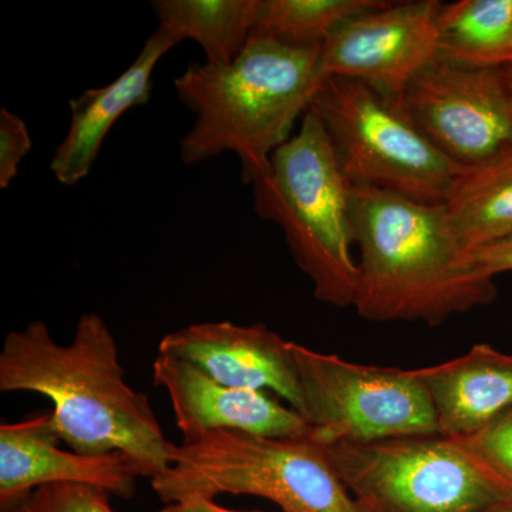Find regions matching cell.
<instances>
[{
    "label": "cell",
    "mask_w": 512,
    "mask_h": 512,
    "mask_svg": "<svg viewBox=\"0 0 512 512\" xmlns=\"http://www.w3.org/2000/svg\"><path fill=\"white\" fill-rule=\"evenodd\" d=\"M0 392L47 397L56 433L76 453L123 451L148 478L170 467L174 444L146 394L127 383L119 346L99 313L80 316L67 345L42 320L10 330L0 350Z\"/></svg>",
    "instance_id": "1"
},
{
    "label": "cell",
    "mask_w": 512,
    "mask_h": 512,
    "mask_svg": "<svg viewBox=\"0 0 512 512\" xmlns=\"http://www.w3.org/2000/svg\"><path fill=\"white\" fill-rule=\"evenodd\" d=\"M350 201L360 252L357 315L436 326L497 298L494 279L468 264L443 205L352 185Z\"/></svg>",
    "instance_id": "2"
},
{
    "label": "cell",
    "mask_w": 512,
    "mask_h": 512,
    "mask_svg": "<svg viewBox=\"0 0 512 512\" xmlns=\"http://www.w3.org/2000/svg\"><path fill=\"white\" fill-rule=\"evenodd\" d=\"M320 49L249 39L234 62L190 64L174 80L178 100L195 114L180 140L183 163L234 153L242 181L254 184L325 83Z\"/></svg>",
    "instance_id": "3"
},
{
    "label": "cell",
    "mask_w": 512,
    "mask_h": 512,
    "mask_svg": "<svg viewBox=\"0 0 512 512\" xmlns=\"http://www.w3.org/2000/svg\"><path fill=\"white\" fill-rule=\"evenodd\" d=\"M252 192L256 215L284 231L315 298L336 308L353 306L359 268L353 258L350 184L312 107L298 133L272 154Z\"/></svg>",
    "instance_id": "4"
},
{
    "label": "cell",
    "mask_w": 512,
    "mask_h": 512,
    "mask_svg": "<svg viewBox=\"0 0 512 512\" xmlns=\"http://www.w3.org/2000/svg\"><path fill=\"white\" fill-rule=\"evenodd\" d=\"M165 504L220 494L265 498L284 512H360L326 448L309 436L212 431L173 448L170 467L151 478Z\"/></svg>",
    "instance_id": "5"
},
{
    "label": "cell",
    "mask_w": 512,
    "mask_h": 512,
    "mask_svg": "<svg viewBox=\"0 0 512 512\" xmlns=\"http://www.w3.org/2000/svg\"><path fill=\"white\" fill-rule=\"evenodd\" d=\"M325 448L360 512H491L512 504L460 440L441 434Z\"/></svg>",
    "instance_id": "6"
},
{
    "label": "cell",
    "mask_w": 512,
    "mask_h": 512,
    "mask_svg": "<svg viewBox=\"0 0 512 512\" xmlns=\"http://www.w3.org/2000/svg\"><path fill=\"white\" fill-rule=\"evenodd\" d=\"M311 107L352 187L443 205L463 167L437 150L400 104L356 80L328 77Z\"/></svg>",
    "instance_id": "7"
},
{
    "label": "cell",
    "mask_w": 512,
    "mask_h": 512,
    "mask_svg": "<svg viewBox=\"0 0 512 512\" xmlns=\"http://www.w3.org/2000/svg\"><path fill=\"white\" fill-rule=\"evenodd\" d=\"M301 416L320 446L439 434L416 370L357 365L291 342Z\"/></svg>",
    "instance_id": "8"
},
{
    "label": "cell",
    "mask_w": 512,
    "mask_h": 512,
    "mask_svg": "<svg viewBox=\"0 0 512 512\" xmlns=\"http://www.w3.org/2000/svg\"><path fill=\"white\" fill-rule=\"evenodd\" d=\"M427 140L467 167L512 146V93L503 69H471L434 60L400 103Z\"/></svg>",
    "instance_id": "9"
},
{
    "label": "cell",
    "mask_w": 512,
    "mask_h": 512,
    "mask_svg": "<svg viewBox=\"0 0 512 512\" xmlns=\"http://www.w3.org/2000/svg\"><path fill=\"white\" fill-rule=\"evenodd\" d=\"M441 2H387L346 20L320 49V73L372 87L402 103L414 77L437 60V13Z\"/></svg>",
    "instance_id": "10"
},
{
    "label": "cell",
    "mask_w": 512,
    "mask_h": 512,
    "mask_svg": "<svg viewBox=\"0 0 512 512\" xmlns=\"http://www.w3.org/2000/svg\"><path fill=\"white\" fill-rule=\"evenodd\" d=\"M52 413L0 424V511L13 512L36 488L83 484L133 498L146 468L123 451L82 454L59 448Z\"/></svg>",
    "instance_id": "11"
},
{
    "label": "cell",
    "mask_w": 512,
    "mask_h": 512,
    "mask_svg": "<svg viewBox=\"0 0 512 512\" xmlns=\"http://www.w3.org/2000/svg\"><path fill=\"white\" fill-rule=\"evenodd\" d=\"M158 353L188 360L227 386L272 390L301 414V389L292 362L291 342L262 323H194L163 336Z\"/></svg>",
    "instance_id": "12"
},
{
    "label": "cell",
    "mask_w": 512,
    "mask_h": 512,
    "mask_svg": "<svg viewBox=\"0 0 512 512\" xmlns=\"http://www.w3.org/2000/svg\"><path fill=\"white\" fill-rule=\"evenodd\" d=\"M153 382L170 397L183 441L212 431H245L265 437L309 436L305 419L261 390L237 389L212 379L180 357L158 353Z\"/></svg>",
    "instance_id": "13"
},
{
    "label": "cell",
    "mask_w": 512,
    "mask_h": 512,
    "mask_svg": "<svg viewBox=\"0 0 512 512\" xmlns=\"http://www.w3.org/2000/svg\"><path fill=\"white\" fill-rule=\"evenodd\" d=\"M175 45L174 40L156 30L134 63L114 82L86 90L69 101V130L50 161V170L60 184L73 187L90 174L104 138L116 121L126 111L150 100L154 69Z\"/></svg>",
    "instance_id": "14"
},
{
    "label": "cell",
    "mask_w": 512,
    "mask_h": 512,
    "mask_svg": "<svg viewBox=\"0 0 512 512\" xmlns=\"http://www.w3.org/2000/svg\"><path fill=\"white\" fill-rule=\"evenodd\" d=\"M416 370L429 393L441 436L463 439L512 407V355L473 346L466 355Z\"/></svg>",
    "instance_id": "15"
},
{
    "label": "cell",
    "mask_w": 512,
    "mask_h": 512,
    "mask_svg": "<svg viewBox=\"0 0 512 512\" xmlns=\"http://www.w3.org/2000/svg\"><path fill=\"white\" fill-rule=\"evenodd\" d=\"M443 208L467 252L512 237V146L461 168Z\"/></svg>",
    "instance_id": "16"
},
{
    "label": "cell",
    "mask_w": 512,
    "mask_h": 512,
    "mask_svg": "<svg viewBox=\"0 0 512 512\" xmlns=\"http://www.w3.org/2000/svg\"><path fill=\"white\" fill-rule=\"evenodd\" d=\"M437 60L471 69L512 64V0H458L437 13Z\"/></svg>",
    "instance_id": "17"
},
{
    "label": "cell",
    "mask_w": 512,
    "mask_h": 512,
    "mask_svg": "<svg viewBox=\"0 0 512 512\" xmlns=\"http://www.w3.org/2000/svg\"><path fill=\"white\" fill-rule=\"evenodd\" d=\"M259 0H156L158 32L175 43L194 40L207 63L234 62L247 47Z\"/></svg>",
    "instance_id": "18"
},
{
    "label": "cell",
    "mask_w": 512,
    "mask_h": 512,
    "mask_svg": "<svg viewBox=\"0 0 512 512\" xmlns=\"http://www.w3.org/2000/svg\"><path fill=\"white\" fill-rule=\"evenodd\" d=\"M382 0H259L251 39L320 47L346 20L382 8Z\"/></svg>",
    "instance_id": "19"
},
{
    "label": "cell",
    "mask_w": 512,
    "mask_h": 512,
    "mask_svg": "<svg viewBox=\"0 0 512 512\" xmlns=\"http://www.w3.org/2000/svg\"><path fill=\"white\" fill-rule=\"evenodd\" d=\"M457 440L512 494V407L483 429Z\"/></svg>",
    "instance_id": "20"
},
{
    "label": "cell",
    "mask_w": 512,
    "mask_h": 512,
    "mask_svg": "<svg viewBox=\"0 0 512 512\" xmlns=\"http://www.w3.org/2000/svg\"><path fill=\"white\" fill-rule=\"evenodd\" d=\"M111 494L83 484H49L36 488L13 512H114Z\"/></svg>",
    "instance_id": "21"
},
{
    "label": "cell",
    "mask_w": 512,
    "mask_h": 512,
    "mask_svg": "<svg viewBox=\"0 0 512 512\" xmlns=\"http://www.w3.org/2000/svg\"><path fill=\"white\" fill-rule=\"evenodd\" d=\"M32 150V138L25 121L8 109L0 110V188L10 187L23 158Z\"/></svg>",
    "instance_id": "22"
},
{
    "label": "cell",
    "mask_w": 512,
    "mask_h": 512,
    "mask_svg": "<svg viewBox=\"0 0 512 512\" xmlns=\"http://www.w3.org/2000/svg\"><path fill=\"white\" fill-rule=\"evenodd\" d=\"M467 261L474 271L488 278L494 279L495 275L512 272V237L467 252Z\"/></svg>",
    "instance_id": "23"
},
{
    "label": "cell",
    "mask_w": 512,
    "mask_h": 512,
    "mask_svg": "<svg viewBox=\"0 0 512 512\" xmlns=\"http://www.w3.org/2000/svg\"><path fill=\"white\" fill-rule=\"evenodd\" d=\"M161 512H261V511H237L228 510L215 503L211 498L194 497L178 503L167 504Z\"/></svg>",
    "instance_id": "24"
},
{
    "label": "cell",
    "mask_w": 512,
    "mask_h": 512,
    "mask_svg": "<svg viewBox=\"0 0 512 512\" xmlns=\"http://www.w3.org/2000/svg\"><path fill=\"white\" fill-rule=\"evenodd\" d=\"M505 72H507L508 82H510L511 93H512V64H508V66L505 67Z\"/></svg>",
    "instance_id": "25"
},
{
    "label": "cell",
    "mask_w": 512,
    "mask_h": 512,
    "mask_svg": "<svg viewBox=\"0 0 512 512\" xmlns=\"http://www.w3.org/2000/svg\"><path fill=\"white\" fill-rule=\"evenodd\" d=\"M491 512H512V504L504 505V507L497 508V510Z\"/></svg>",
    "instance_id": "26"
}]
</instances>
